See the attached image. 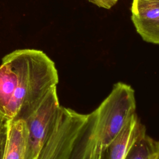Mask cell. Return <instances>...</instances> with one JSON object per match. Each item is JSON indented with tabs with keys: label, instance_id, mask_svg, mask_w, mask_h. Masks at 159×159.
I'll use <instances>...</instances> for the list:
<instances>
[{
	"label": "cell",
	"instance_id": "1",
	"mask_svg": "<svg viewBox=\"0 0 159 159\" xmlns=\"http://www.w3.org/2000/svg\"><path fill=\"white\" fill-rule=\"evenodd\" d=\"M59 78L54 61L43 51L25 48L0 65V120H25Z\"/></svg>",
	"mask_w": 159,
	"mask_h": 159
},
{
	"label": "cell",
	"instance_id": "2",
	"mask_svg": "<svg viewBox=\"0 0 159 159\" xmlns=\"http://www.w3.org/2000/svg\"><path fill=\"white\" fill-rule=\"evenodd\" d=\"M134 91L125 83H116L101 104L87 114L70 159H88L109 147L135 114Z\"/></svg>",
	"mask_w": 159,
	"mask_h": 159
},
{
	"label": "cell",
	"instance_id": "3",
	"mask_svg": "<svg viewBox=\"0 0 159 159\" xmlns=\"http://www.w3.org/2000/svg\"><path fill=\"white\" fill-rule=\"evenodd\" d=\"M57 86L53 87L24 120L29 131V148L26 159H36L55 127L61 106Z\"/></svg>",
	"mask_w": 159,
	"mask_h": 159
},
{
	"label": "cell",
	"instance_id": "4",
	"mask_svg": "<svg viewBox=\"0 0 159 159\" xmlns=\"http://www.w3.org/2000/svg\"><path fill=\"white\" fill-rule=\"evenodd\" d=\"M85 120L82 114L62 108L53 132L36 159H70Z\"/></svg>",
	"mask_w": 159,
	"mask_h": 159
},
{
	"label": "cell",
	"instance_id": "5",
	"mask_svg": "<svg viewBox=\"0 0 159 159\" xmlns=\"http://www.w3.org/2000/svg\"><path fill=\"white\" fill-rule=\"evenodd\" d=\"M145 135V127L135 113L109 147V159H125L134 144Z\"/></svg>",
	"mask_w": 159,
	"mask_h": 159
},
{
	"label": "cell",
	"instance_id": "6",
	"mask_svg": "<svg viewBox=\"0 0 159 159\" xmlns=\"http://www.w3.org/2000/svg\"><path fill=\"white\" fill-rule=\"evenodd\" d=\"M29 131L24 120L7 122V140L4 159H26Z\"/></svg>",
	"mask_w": 159,
	"mask_h": 159
},
{
	"label": "cell",
	"instance_id": "7",
	"mask_svg": "<svg viewBox=\"0 0 159 159\" xmlns=\"http://www.w3.org/2000/svg\"><path fill=\"white\" fill-rule=\"evenodd\" d=\"M131 19L134 26L159 17V0H132Z\"/></svg>",
	"mask_w": 159,
	"mask_h": 159
},
{
	"label": "cell",
	"instance_id": "8",
	"mask_svg": "<svg viewBox=\"0 0 159 159\" xmlns=\"http://www.w3.org/2000/svg\"><path fill=\"white\" fill-rule=\"evenodd\" d=\"M159 141L145 135L130 149L125 159H158Z\"/></svg>",
	"mask_w": 159,
	"mask_h": 159
},
{
	"label": "cell",
	"instance_id": "9",
	"mask_svg": "<svg viewBox=\"0 0 159 159\" xmlns=\"http://www.w3.org/2000/svg\"><path fill=\"white\" fill-rule=\"evenodd\" d=\"M135 27L143 40L159 45V17Z\"/></svg>",
	"mask_w": 159,
	"mask_h": 159
},
{
	"label": "cell",
	"instance_id": "10",
	"mask_svg": "<svg viewBox=\"0 0 159 159\" xmlns=\"http://www.w3.org/2000/svg\"><path fill=\"white\" fill-rule=\"evenodd\" d=\"M7 133V122L0 120V159H4Z\"/></svg>",
	"mask_w": 159,
	"mask_h": 159
},
{
	"label": "cell",
	"instance_id": "11",
	"mask_svg": "<svg viewBox=\"0 0 159 159\" xmlns=\"http://www.w3.org/2000/svg\"><path fill=\"white\" fill-rule=\"evenodd\" d=\"M99 7L104 9H111L118 1V0H88Z\"/></svg>",
	"mask_w": 159,
	"mask_h": 159
},
{
	"label": "cell",
	"instance_id": "12",
	"mask_svg": "<svg viewBox=\"0 0 159 159\" xmlns=\"http://www.w3.org/2000/svg\"><path fill=\"white\" fill-rule=\"evenodd\" d=\"M88 159H109L108 150L106 151H98L91 154Z\"/></svg>",
	"mask_w": 159,
	"mask_h": 159
},
{
	"label": "cell",
	"instance_id": "13",
	"mask_svg": "<svg viewBox=\"0 0 159 159\" xmlns=\"http://www.w3.org/2000/svg\"><path fill=\"white\" fill-rule=\"evenodd\" d=\"M158 159H159V158H158Z\"/></svg>",
	"mask_w": 159,
	"mask_h": 159
}]
</instances>
